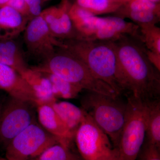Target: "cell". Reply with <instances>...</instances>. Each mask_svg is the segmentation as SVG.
Wrapping results in <instances>:
<instances>
[{"label":"cell","mask_w":160,"mask_h":160,"mask_svg":"<svg viewBox=\"0 0 160 160\" xmlns=\"http://www.w3.org/2000/svg\"><path fill=\"white\" fill-rule=\"evenodd\" d=\"M114 42L118 62L117 78L122 95L143 100L160 99V71L149 60L142 40L125 35Z\"/></svg>","instance_id":"6da1fadb"},{"label":"cell","mask_w":160,"mask_h":160,"mask_svg":"<svg viewBox=\"0 0 160 160\" xmlns=\"http://www.w3.org/2000/svg\"><path fill=\"white\" fill-rule=\"evenodd\" d=\"M62 41L65 49L83 62L95 77L122 95L117 78L118 62L114 42L82 38Z\"/></svg>","instance_id":"7a4b0ae2"},{"label":"cell","mask_w":160,"mask_h":160,"mask_svg":"<svg viewBox=\"0 0 160 160\" xmlns=\"http://www.w3.org/2000/svg\"><path fill=\"white\" fill-rule=\"evenodd\" d=\"M31 68L56 75L83 90L113 97L120 96L109 85L95 77L83 62L65 48H57L50 58Z\"/></svg>","instance_id":"3957f363"},{"label":"cell","mask_w":160,"mask_h":160,"mask_svg":"<svg viewBox=\"0 0 160 160\" xmlns=\"http://www.w3.org/2000/svg\"><path fill=\"white\" fill-rule=\"evenodd\" d=\"M87 91L81 101L82 108L109 137L116 148L126 120L127 100Z\"/></svg>","instance_id":"277c9868"},{"label":"cell","mask_w":160,"mask_h":160,"mask_svg":"<svg viewBox=\"0 0 160 160\" xmlns=\"http://www.w3.org/2000/svg\"><path fill=\"white\" fill-rule=\"evenodd\" d=\"M126 97V120L116 149L119 160H136L146 138V100Z\"/></svg>","instance_id":"5b68a950"},{"label":"cell","mask_w":160,"mask_h":160,"mask_svg":"<svg viewBox=\"0 0 160 160\" xmlns=\"http://www.w3.org/2000/svg\"><path fill=\"white\" fill-rule=\"evenodd\" d=\"M37 122L35 103L9 96L3 101L0 113V147L5 149L15 137Z\"/></svg>","instance_id":"8992f818"},{"label":"cell","mask_w":160,"mask_h":160,"mask_svg":"<svg viewBox=\"0 0 160 160\" xmlns=\"http://www.w3.org/2000/svg\"><path fill=\"white\" fill-rule=\"evenodd\" d=\"M61 141L46 131L38 122L32 124L13 139L5 149L9 160H29Z\"/></svg>","instance_id":"52a82bcc"},{"label":"cell","mask_w":160,"mask_h":160,"mask_svg":"<svg viewBox=\"0 0 160 160\" xmlns=\"http://www.w3.org/2000/svg\"><path fill=\"white\" fill-rule=\"evenodd\" d=\"M74 140L84 160H104L113 151L109 137L87 113L76 132Z\"/></svg>","instance_id":"ba28073f"},{"label":"cell","mask_w":160,"mask_h":160,"mask_svg":"<svg viewBox=\"0 0 160 160\" xmlns=\"http://www.w3.org/2000/svg\"><path fill=\"white\" fill-rule=\"evenodd\" d=\"M23 32L29 54L42 62L54 54L57 48H65L62 41L52 34L41 14L30 20Z\"/></svg>","instance_id":"9c48e42d"},{"label":"cell","mask_w":160,"mask_h":160,"mask_svg":"<svg viewBox=\"0 0 160 160\" xmlns=\"http://www.w3.org/2000/svg\"><path fill=\"white\" fill-rule=\"evenodd\" d=\"M125 35L141 38L139 26L117 16L101 18L93 15L90 18L89 40L114 42Z\"/></svg>","instance_id":"30bf717a"},{"label":"cell","mask_w":160,"mask_h":160,"mask_svg":"<svg viewBox=\"0 0 160 160\" xmlns=\"http://www.w3.org/2000/svg\"><path fill=\"white\" fill-rule=\"evenodd\" d=\"M69 7L62 3L58 7L53 6L42 11L41 15L52 35L60 40L72 39L76 37V30L69 16Z\"/></svg>","instance_id":"8fae6325"},{"label":"cell","mask_w":160,"mask_h":160,"mask_svg":"<svg viewBox=\"0 0 160 160\" xmlns=\"http://www.w3.org/2000/svg\"><path fill=\"white\" fill-rule=\"evenodd\" d=\"M37 113L38 122L43 128L58 138L61 144L71 147L72 141L74 139V134L60 118L51 105H38Z\"/></svg>","instance_id":"7c38bea8"},{"label":"cell","mask_w":160,"mask_h":160,"mask_svg":"<svg viewBox=\"0 0 160 160\" xmlns=\"http://www.w3.org/2000/svg\"><path fill=\"white\" fill-rule=\"evenodd\" d=\"M0 89L9 96L34 103L37 99L29 84L14 69L0 62Z\"/></svg>","instance_id":"4fadbf2b"},{"label":"cell","mask_w":160,"mask_h":160,"mask_svg":"<svg viewBox=\"0 0 160 160\" xmlns=\"http://www.w3.org/2000/svg\"><path fill=\"white\" fill-rule=\"evenodd\" d=\"M29 21L10 6L0 8V41L16 38Z\"/></svg>","instance_id":"5bb4252c"},{"label":"cell","mask_w":160,"mask_h":160,"mask_svg":"<svg viewBox=\"0 0 160 160\" xmlns=\"http://www.w3.org/2000/svg\"><path fill=\"white\" fill-rule=\"evenodd\" d=\"M34 92L37 106L49 104L57 101L52 93L51 83L43 72L29 67L21 74Z\"/></svg>","instance_id":"9a60e30c"},{"label":"cell","mask_w":160,"mask_h":160,"mask_svg":"<svg viewBox=\"0 0 160 160\" xmlns=\"http://www.w3.org/2000/svg\"><path fill=\"white\" fill-rule=\"evenodd\" d=\"M0 62L11 67L21 75L29 68L15 39L0 41Z\"/></svg>","instance_id":"2e32d148"},{"label":"cell","mask_w":160,"mask_h":160,"mask_svg":"<svg viewBox=\"0 0 160 160\" xmlns=\"http://www.w3.org/2000/svg\"><path fill=\"white\" fill-rule=\"evenodd\" d=\"M51 106L73 134L79 127L86 114L82 108L66 101H56Z\"/></svg>","instance_id":"e0dca14e"},{"label":"cell","mask_w":160,"mask_h":160,"mask_svg":"<svg viewBox=\"0 0 160 160\" xmlns=\"http://www.w3.org/2000/svg\"><path fill=\"white\" fill-rule=\"evenodd\" d=\"M146 138L149 143L160 147V99L146 100Z\"/></svg>","instance_id":"ac0fdd59"},{"label":"cell","mask_w":160,"mask_h":160,"mask_svg":"<svg viewBox=\"0 0 160 160\" xmlns=\"http://www.w3.org/2000/svg\"><path fill=\"white\" fill-rule=\"evenodd\" d=\"M51 83L52 93L56 99H70L75 98L83 89L56 75L42 72Z\"/></svg>","instance_id":"d6986e66"},{"label":"cell","mask_w":160,"mask_h":160,"mask_svg":"<svg viewBox=\"0 0 160 160\" xmlns=\"http://www.w3.org/2000/svg\"><path fill=\"white\" fill-rule=\"evenodd\" d=\"M73 3L95 16L115 13L124 4L114 0H75Z\"/></svg>","instance_id":"ffe728a7"},{"label":"cell","mask_w":160,"mask_h":160,"mask_svg":"<svg viewBox=\"0 0 160 160\" xmlns=\"http://www.w3.org/2000/svg\"><path fill=\"white\" fill-rule=\"evenodd\" d=\"M115 13V16L123 19L129 18L138 26L147 24L156 25L160 20V12L151 10H129L120 7Z\"/></svg>","instance_id":"44dd1931"},{"label":"cell","mask_w":160,"mask_h":160,"mask_svg":"<svg viewBox=\"0 0 160 160\" xmlns=\"http://www.w3.org/2000/svg\"><path fill=\"white\" fill-rule=\"evenodd\" d=\"M70 148L58 143L50 146L39 155L29 160H84L80 155L72 151Z\"/></svg>","instance_id":"7402d4cb"},{"label":"cell","mask_w":160,"mask_h":160,"mask_svg":"<svg viewBox=\"0 0 160 160\" xmlns=\"http://www.w3.org/2000/svg\"><path fill=\"white\" fill-rule=\"evenodd\" d=\"M141 39L146 49L160 55V29L156 25L147 24L139 26Z\"/></svg>","instance_id":"603a6c76"},{"label":"cell","mask_w":160,"mask_h":160,"mask_svg":"<svg viewBox=\"0 0 160 160\" xmlns=\"http://www.w3.org/2000/svg\"><path fill=\"white\" fill-rule=\"evenodd\" d=\"M123 9L132 10H151L160 12V3L148 0H131L121 6Z\"/></svg>","instance_id":"cb8c5ba5"},{"label":"cell","mask_w":160,"mask_h":160,"mask_svg":"<svg viewBox=\"0 0 160 160\" xmlns=\"http://www.w3.org/2000/svg\"><path fill=\"white\" fill-rule=\"evenodd\" d=\"M138 156L139 160H160V148L146 140Z\"/></svg>","instance_id":"d4e9b609"},{"label":"cell","mask_w":160,"mask_h":160,"mask_svg":"<svg viewBox=\"0 0 160 160\" xmlns=\"http://www.w3.org/2000/svg\"><path fill=\"white\" fill-rule=\"evenodd\" d=\"M6 6H10L29 20L31 19L28 7L24 0H9Z\"/></svg>","instance_id":"484cf974"},{"label":"cell","mask_w":160,"mask_h":160,"mask_svg":"<svg viewBox=\"0 0 160 160\" xmlns=\"http://www.w3.org/2000/svg\"><path fill=\"white\" fill-rule=\"evenodd\" d=\"M28 7L31 19L39 16L42 12L41 3L42 0H24Z\"/></svg>","instance_id":"4316f807"},{"label":"cell","mask_w":160,"mask_h":160,"mask_svg":"<svg viewBox=\"0 0 160 160\" xmlns=\"http://www.w3.org/2000/svg\"><path fill=\"white\" fill-rule=\"evenodd\" d=\"M104 160H119L118 158L117 151L116 148L113 149L112 153L108 158Z\"/></svg>","instance_id":"83f0119b"},{"label":"cell","mask_w":160,"mask_h":160,"mask_svg":"<svg viewBox=\"0 0 160 160\" xmlns=\"http://www.w3.org/2000/svg\"><path fill=\"white\" fill-rule=\"evenodd\" d=\"M62 3H66V4H68V5H69V8H70V6H71V5H72V4H71V3H70V2H69V1H68V0H63V2H62ZM76 31H77V30H76ZM77 34L76 37L75 38H74L72 39H73L79 38H80L79 34V33H78L77 31ZM69 40H70V39H69Z\"/></svg>","instance_id":"f1b7e54d"},{"label":"cell","mask_w":160,"mask_h":160,"mask_svg":"<svg viewBox=\"0 0 160 160\" xmlns=\"http://www.w3.org/2000/svg\"><path fill=\"white\" fill-rule=\"evenodd\" d=\"M9 0H0V8L7 5Z\"/></svg>","instance_id":"f546056e"},{"label":"cell","mask_w":160,"mask_h":160,"mask_svg":"<svg viewBox=\"0 0 160 160\" xmlns=\"http://www.w3.org/2000/svg\"><path fill=\"white\" fill-rule=\"evenodd\" d=\"M129 1H131V0H124L123 2L126 3V2H129ZM148 1H150V2H153L155 3H160V0H148Z\"/></svg>","instance_id":"4dcf8cb0"},{"label":"cell","mask_w":160,"mask_h":160,"mask_svg":"<svg viewBox=\"0 0 160 160\" xmlns=\"http://www.w3.org/2000/svg\"><path fill=\"white\" fill-rule=\"evenodd\" d=\"M3 101L0 99V113H1V110H2V107Z\"/></svg>","instance_id":"1f68e13d"},{"label":"cell","mask_w":160,"mask_h":160,"mask_svg":"<svg viewBox=\"0 0 160 160\" xmlns=\"http://www.w3.org/2000/svg\"><path fill=\"white\" fill-rule=\"evenodd\" d=\"M0 160H9L6 158H0Z\"/></svg>","instance_id":"d6a6232c"},{"label":"cell","mask_w":160,"mask_h":160,"mask_svg":"<svg viewBox=\"0 0 160 160\" xmlns=\"http://www.w3.org/2000/svg\"><path fill=\"white\" fill-rule=\"evenodd\" d=\"M68 1H69V2H70V3H71V4H72V1H73V3H74L75 0H68Z\"/></svg>","instance_id":"836d02e7"},{"label":"cell","mask_w":160,"mask_h":160,"mask_svg":"<svg viewBox=\"0 0 160 160\" xmlns=\"http://www.w3.org/2000/svg\"><path fill=\"white\" fill-rule=\"evenodd\" d=\"M49 1V0H42V2H46V1Z\"/></svg>","instance_id":"e575fe53"}]
</instances>
